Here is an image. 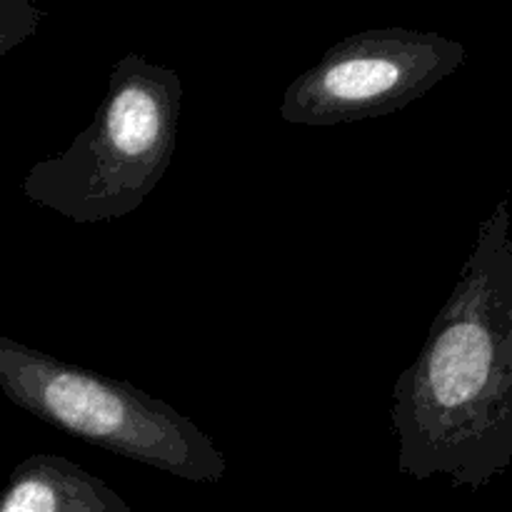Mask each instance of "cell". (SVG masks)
I'll list each match as a JSON object with an SVG mask.
<instances>
[{
  "mask_svg": "<svg viewBox=\"0 0 512 512\" xmlns=\"http://www.w3.org/2000/svg\"><path fill=\"white\" fill-rule=\"evenodd\" d=\"M398 473L480 490L512 463V235L498 203L393 388Z\"/></svg>",
  "mask_w": 512,
  "mask_h": 512,
  "instance_id": "1",
  "label": "cell"
},
{
  "mask_svg": "<svg viewBox=\"0 0 512 512\" xmlns=\"http://www.w3.org/2000/svg\"><path fill=\"white\" fill-rule=\"evenodd\" d=\"M183 80L128 53L113 65L93 123L23 180L25 198L73 223L120 220L143 205L175 153Z\"/></svg>",
  "mask_w": 512,
  "mask_h": 512,
  "instance_id": "2",
  "label": "cell"
},
{
  "mask_svg": "<svg viewBox=\"0 0 512 512\" xmlns=\"http://www.w3.org/2000/svg\"><path fill=\"white\" fill-rule=\"evenodd\" d=\"M0 390L53 428L180 480L220 483L228 470L213 438L165 400L3 335Z\"/></svg>",
  "mask_w": 512,
  "mask_h": 512,
  "instance_id": "3",
  "label": "cell"
},
{
  "mask_svg": "<svg viewBox=\"0 0 512 512\" xmlns=\"http://www.w3.org/2000/svg\"><path fill=\"white\" fill-rule=\"evenodd\" d=\"M465 63L458 40L408 28L355 33L288 85L280 118L290 125L358 123L403 110Z\"/></svg>",
  "mask_w": 512,
  "mask_h": 512,
  "instance_id": "4",
  "label": "cell"
},
{
  "mask_svg": "<svg viewBox=\"0 0 512 512\" xmlns=\"http://www.w3.org/2000/svg\"><path fill=\"white\" fill-rule=\"evenodd\" d=\"M0 512H130V505L73 460L38 453L8 475Z\"/></svg>",
  "mask_w": 512,
  "mask_h": 512,
  "instance_id": "5",
  "label": "cell"
},
{
  "mask_svg": "<svg viewBox=\"0 0 512 512\" xmlns=\"http://www.w3.org/2000/svg\"><path fill=\"white\" fill-rule=\"evenodd\" d=\"M45 13L30 0H0V55L18 48L43 23Z\"/></svg>",
  "mask_w": 512,
  "mask_h": 512,
  "instance_id": "6",
  "label": "cell"
}]
</instances>
